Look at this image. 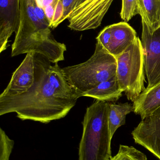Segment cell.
<instances>
[{
	"label": "cell",
	"instance_id": "cell-1",
	"mask_svg": "<svg viewBox=\"0 0 160 160\" xmlns=\"http://www.w3.org/2000/svg\"><path fill=\"white\" fill-rule=\"evenodd\" d=\"M34 84L21 95L0 97V115L16 112L21 120L45 124L64 118L80 97L76 92L66 91L55 84L53 66L47 57L34 52Z\"/></svg>",
	"mask_w": 160,
	"mask_h": 160
},
{
	"label": "cell",
	"instance_id": "cell-2",
	"mask_svg": "<svg viewBox=\"0 0 160 160\" xmlns=\"http://www.w3.org/2000/svg\"><path fill=\"white\" fill-rule=\"evenodd\" d=\"M110 103L97 100L87 107L82 122L79 160H110L111 136L109 124Z\"/></svg>",
	"mask_w": 160,
	"mask_h": 160
},
{
	"label": "cell",
	"instance_id": "cell-3",
	"mask_svg": "<svg viewBox=\"0 0 160 160\" xmlns=\"http://www.w3.org/2000/svg\"><path fill=\"white\" fill-rule=\"evenodd\" d=\"M62 70L67 82L80 98L100 83L116 76L117 61L97 42L95 52L87 61Z\"/></svg>",
	"mask_w": 160,
	"mask_h": 160
},
{
	"label": "cell",
	"instance_id": "cell-4",
	"mask_svg": "<svg viewBox=\"0 0 160 160\" xmlns=\"http://www.w3.org/2000/svg\"><path fill=\"white\" fill-rule=\"evenodd\" d=\"M116 77L120 87L129 100L134 102L145 88L144 53L138 37L131 45L116 57Z\"/></svg>",
	"mask_w": 160,
	"mask_h": 160
},
{
	"label": "cell",
	"instance_id": "cell-5",
	"mask_svg": "<svg viewBox=\"0 0 160 160\" xmlns=\"http://www.w3.org/2000/svg\"><path fill=\"white\" fill-rule=\"evenodd\" d=\"M66 47L57 42L52 35L50 28L14 39L11 48V56L34 52L47 57L51 63H56L65 60Z\"/></svg>",
	"mask_w": 160,
	"mask_h": 160
},
{
	"label": "cell",
	"instance_id": "cell-6",
	"mask_svg": "<svg viewBox=\"0 0 160 160\" xmlns=\"http://www.w3.org/2000/svg\"><path fill=\"white\" fill-rule=\"evenodd\" d=\"M114 0H77L69 17L68 27L84 31L100 26Z\"/></svg>",
	"mask_w": 160,
	"mask_h": 160
},
{
	"label": "cell",
	"instance_id": "cell-7",
	"mask_svg": "<svg viewBox=\"0 0 160 160\" xmlns=\"http://www.w3.org/2000/svg\"><path fill=\"white\" fill-rule=\"evenodd\" d=\"M142 46L143 50L145 73L147 86L150 88L160 81V27L150 32L147 24L142 19Z\"/></svg>",
	"mask_w": 160,
	"mask_h": 160
},
{
	"label": "cell",
	"instance_id": "cell-8",
	"mask_svg": "<svg viewBox=\"0 0 160 160\" xmlns=\"http://www.w3.org/2000/svg\"><path fill=\"white\" fill-rule=\"evenodd\" d=\"M132 134L136 144L146 148L160 160V108L142 119Z\"/></svg>",
	"mask_w": 160,
	"mask_h": 160
},
{
	"label": "cell",
	"instance_id": "cell-9",
	"mask_svg": "<svg viewBox=\"0 0 160 160\" xmlns=\"http://www.w3.org/2000/svg\"><path fill=\"white\" fill-rule=\"evenodd\" d=\"M34 52L26 54L24 60L14 71L11 80L0 97L17 96L27 92L34 82Z\"/></svg>",
	"mask_w": 160,
	"mask_h": 160
},
{
	"label": "cell",
	"instance_id": "cell-10",
	"mask_svg": "<svg viewBox=\"0 0 160 160\" xmlns=\"http://www.w3.org/2000/svg\"><path fill=\"white\" fill-rule=\"evenodd\" d=\"M20 1L0 0V52L6 49L9 38L18 30Z\"/></svg>",
	"mask_w": 160,
	"mask_h": 160
},
{
	"label": "cell",
	"instance_id": "cell-11",
	"mask_svg": "<svg viewBox=\"0 0 160 160\" xmlns=\"http://www.w3.org/2000/svg\"><path fill=\"white\" fill-rule=\"evenodd\" d=\"M20 9L19 27L16 34L15 39L50 28L43 25L37 17L34 9V0H20Z\"/></svg>",
	"mask_w": 160,
	"mask_h": 160
},
{
	"label": "cell",
	"instance_id": "cell-12",
	"mask_svg": "<svg viewBox=\"0 0 160 160\" xmlns=\"http://www.w3.org/2000/svg\"><path fill=\"white\" fill-rule=\"evenodd\" d=\"M111 25V39L107 48L111 54L116 57L122 54L133 43L137 37L135 30L126 22Z\"/></svg>",
	"mask_w": 160,
	"mask_h": 160
},
{
	"label": "cell",
	"instance_id": "cell-13",
	"mask_svg": "<svg viewBox=\"0 0 160 160\" xmlns=\"http://www.w3.org/2000/svg\"><path fill=\"white\" fill-rule=\"evenodd\" d=\"M133 112L143 119L160 108V81L147 88L133 102Z\"/></svg>",
	"mask_w": 160,
	"mask_h": 160
},
{
	"label": "cell",
	"instance_id": "cell-14",
	"mask_svg": "<svg viewBox=\"0 0 160 160\" xmlns=\"http://www.w3.org/2000/svg\"><path fill=\"white\" fill-rule=\"evenodd\" d=\"M123 92L116 76L100 83L95 88L85 93L83 97H91L102 101L113 102L118 100Z\"/></svg>",
	"mask_w": 160,
	"mask_h": 160
},
{
	"label": "cell",
	"instance_id": "cell-15",
	"mask_svg": "<svg viewBox=\"0 0 160 160\" xmlns=\"http://www.w3.org/2000/svg\"><path fill=\"white\" fill-rule=\"evenodd\" d=\"M139 15L152 33L160 27V0H138Z\"/></svg>",
	"mask_w": 160,
	"mask_h": 160
},
{
	"label": "cell",
	"instance_id": "cell-16",
	"mask_svg": "<svg viewBox=\"0 0 160 160\" xmlns=\"http://www.w3.org/2000/svg\"><path fill=\"white\" fill-rule=\"evenodd\" d=\"M133 111V105L128 102L110 103L109 124L112 138L117 129L126 124V116Z\"/></svg>",
	"mask_w": 160,
	"mask_h": 160
},
{
	"label": "cell",
	"instance_id": "cell-17",
	"mask_svg": "<svg viewBox=\"0 0 160 160\" xmlns=\"http://www.w3.org/2000/svg\"><path fill=\"white\" fill-rule=\"evenodd\" d=\"M110 160H147L145 154L132 146L120 145L116 155Z\"/></svg>",
	"mask_w": 160,
	"mask_h": 160
},
{
	"label": "cell",
	"instance_id": "cell-18",
	"mask_svg": "<svg viewBox=\"0 0 160 160\" xmlns=\"http://www.w3.org/2000/svg\"><path fill=\"white\" fill-rule=\"evenodd\" d=\"M139 13L138 0H122L120 17L124 21L128 22Z\"/></svg>",
	"mask_w": 160,
	"mask_h": 160
},
{
	"label": "cell",
	"instance_id": "cell-19",
	"mask_svg": "<svg viewBox=\"0 0 160 160\" xmlns=\"http://www.w3.org/2000/svg\"><path fill=\"white\" fill-rule=\"evenodd\" d=\"M14 141L10 139L4 131L0 128V160H9L14 145Z\"/></svg>",
	"mask_w": 160,
	"mask_h": 160
},
{
	"label": "cell",
	"instance_id": "cell-20",
	"mask_svg": "<svg viewBox=\"0 0 160 160\" xmlns=\"http://www.w3.org/2000/svg\"><path fill=\"white\" fill-rule=\"evenodd\" d=\"M112 31L111 25L105 27L96 38L97 42L100 43L106 49L109 47L111 39Z\"/></svg>",
	"mask_w": 160,
	"mask_h": 160
},
{
	"label": "cell",
	"instance_id": "cell-21",
	"mask_svg": "<svg viewBox=\"0 0 160 160\" xmlns=\"http://www.w3.org/2000/svg\"><path fill=\"white\" fill-rule=\"evenodd\" d=\"M64 15V7L62 0H57L54 9V16L50 28H56L62 23V19Z\"/></svg>",
	"mask_w": 160,
	"mask_h": 160
},
{
	"label": "cell",
	"instance_id": "cell-22",
	"mask_svg": "<svg viewBox=\"0 0 160 160\" xmlns=\"http://www.w3.org/2000/svg\"><path fill=\"white\" fill-rule=\"evenodd\" d=\"M76 1L77 0H62L64 7V15L62 18V22L68 18L75 7Z\"/></svg>",
	"mask_w": 160,
	"mask_h": 160
},
{
	"label": "cell",
	"instance_id": "cell-23",
	"mask_svg": "<svg viewBox=\"0 0 160 160\" xmlns=\"http://www.w3.org/2000/svg\"><path fill=\"white\" fill-rule=\"evenodd\" d=\"M34 9L37 17L39 21L45 26L50 28V23L45 14V11L42 8L39 6L34 1Z\"/></svg>",
	"mask_w": 160,
	"mask_h": 160
},
{
	"label": "cell",
	"instance_id": "cell-24",
	"mask_svg": "<svg viewBox=\"0 0 160 160\" xmlns=\"http://www.w3.org/2000/svg\"><path fill=\"white\" fill-rule=\"evenodd\" d=\"M57 1V0H54V2L52 4L49 5L44 8L46 17L49 22L50 28L51 25L52 23L53 19L54 16V9H55V5H56Z\"/></svg>",
	"mask_w": 160,
	"mask_h": 160
},
{
	"label": "cell",
	"instance_id": "cell-25",
	"mask_svg": "<svg viewBox=\"0 0 160 160\" xmlns=\"http://www.w3.org/2000/svg\"><path fill=\"white\" fill-rule=\"evenodd\" d=\"M54 0H42L43 3V9L46 7L48 6L49 5L52 4L54 2Z\"/></svg>",
	"mask_w": 160,
	"mask_h": 160
},
{
	"label": "cell",
	"instance_id": "cell-26",
	"mask_svg": "<svg viewBox=\"0 0 160 160\" xmlns=\"http://www.w3.org/2000/svg\"><path fill=\"white\" fill-rule=\"evenodd\" d=\"M35 2L37 4L43 8V3H42V0H34Z\"/></svg>",
	"mask_w": 160,
	"mask_h": 160
}]
</instances>
